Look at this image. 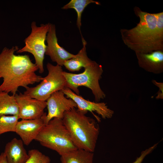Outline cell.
I'll return each instance as SVG.
<instances>
[{
	"mask_svg": "<svg viewBox=\"0 0 163 163\" xmlns=\"http://www.w3.org/2000/svg\"><path fill=\"white\" fill-rule=\"evenodd\" d=\"M21 139L14 138L8 142L4 152L8 163H25L29 155Z\"/></svg>",
	"mask_w": 163,
	"mask_h": 163,
	"instance_id": "cell-14",
	"label": "cell"
},
{
	"mask_svg": "<svg viewBox=\"0 0 163 163\" xmlns=\"http://www.w3.org/2000/svg\"><path fill=\"white\" fill-rule=\"evenodd\" d=\"M47 76L35 87H28L24 94L30 97L43 101H46L54 93L61 91L66 87V79L62 74V66H54L48 62Z\"/></svg>",
	"mask_w": 163,
	"mask_h": 163,
	"instance_id": "cell-6",
	"label": "cell"
},
{
	"mask_svg": "<svg viewBox=\"0 0 163 163\" xmlns=\"http://www.w3.org/2000/svg\"><path fill=\"white\" fill-rule=\"evenodd\" d=\"M65 95L61 91H58L52 94L46 100L48 113L45 117L46 124L54 118L62 119L65 112L77 108L75 103Z\"/></svg>",
	"mask_w": 163,
	"mask_h": 163,
	"instance_id": "cell-9",
	"label": "cell"
},
{
	"mask_svg": "<svg viewBox=\"0 0 163 163\" xmlns=\"http://www.w3.org/2000/svg\"><path fill=\"white\" fill-rule=\"evenodd\" d=\"M50 24H42L38 27L35 22H32L31 31L24 40V46L17 51L18 53L27 52L31 53L40 73L44 72L43 62L46 47L45 41Z\"/></svg>",
	"mask_w": 163,
	"mask_h": 163,
	"instance_id": "cell-7",
	"label": "cell"
},
{
	"mask_svg": "<svg viewBox=\"0 0 163 163\" xmlns=\"http://www.w3.org/2000/svg\"><path fill=\"white\" fill-rule=\"evenodd\" d=\"M85 114L74 108L64 113L62 120L76 147L94 152L99 128L94 119Z\"/></svg>",
	"mask_w": 163,
	"mask_h": 163,
	"instance_id": "cell-3",
	"label": "cell"
},
{
	"mask_svg": "<svg viewBox=\"0 0 163 163\" xmlns=\"http://www.w3.org/2000/svg\"><path fill=\"white\" fill-rule=\"evenodd\" d=\"M61 91L67 98L72 99L75 103L78 110L85 114L89 111L94 114V112L105 119L111 118L114 114V111L108 107L106 103L86 100L68 88H65Z\"/></svg>",
	"mask_w": 163,
	"mask_h": 163,
	"instance_id": "cell-10",
	"label": "cell"
},
{
	"mask_svg": "<svg viewBox=\"0 0 163 163\" xmlns=\"http://www.w3.org/2000/svg\"><path fill=\"white\" fill-rule=\"evenodd\" d=\"M84 69L83 72L79 74L63 71L62 74L66 80V87L78 95L79 94L78 87L83 86L87 87L92 91L95 102H98L106 97V94L99 83L103 72L102 67L93 61Z\"/></svg>",
	"mask_w": 163,
	"mask_h": 163,
	"instance_id": "cell-5",
	"label": "cell"
},
{
	"mask_svg": "<svg viewBox=\"0 0 163 163\" xmlns=\"http://www.w3.org/2000/svg\"><path fill=\"white\" fill-rule=\"evenodd\" d=\"M158 144V143H156L149 148L142 151L140 155L137 157L135 161L132 163H142L145 157L155 149Z\"/></svg>",
	"mask_w": 163,
	"mask_h": 163,
	"instance_id": "cell-21",
	"label": "cell"
},
{
	"mask_svg": "<svg viewBox=\"0 0 163 163\" xmlns=\"http://www.w3.org/2000/svg\"><path fill=\"white\" fill-rule=\"evenodd\" d=\"M18 115H4L0 117V135L8 132H15L18 121Z\"/></svg>",
	"mask_w": 163,
	"mask_h": 163,
	"instance_id": "cell-19",
	"label": "cell"
},
{
	"mask_svg": "<svg viewBox=\"0 0 163 163\" xmlns=\"http://www.w3.org/2000/svg\"><path fill=\"white\" fill-rule=\"evenodd\" d=\"M19 109L14 95L0 92V117L8 115H18Z\"/></svg>",
	"mask_w": 163,
	"mask_h": 163,
	"instance_id": "cell-17",
	"label": "cell"
},
{
	"mask_svg": "<svg viewBox=\"0 0 163 163\" xmlns=\"http://www.w3.org/2000/svg\"><path fill=\"white\" fill-rule=\"evenodd\" d=\"M44 113L40 118L28 120H21L17 124L15 133L21 138L24 145H29L36 138L46 125Z\"/></svg>",
	"mask_w": 163,
	"mask_h": 163,
	"instance_id": "cell-12",
	"label": "cell"
},
{
	"mask_svg": "<svg viewBox=\"0 0 163 163\" xmlns=\"http://www.w3.org/2000/svg\"><path fill=\"white\" fill-rule=\"evenodd\" d=\"M15 98L19 109L18 117L21 120L37 119L44 113L46 101L33 98L24 94H16Z\"/></svg>",
	"mask_w": 163,
	"mask_h": 163,
	"instance_id": "cell-8",
	"label": "cell"
},
{
	"mask_svg": "<svg viewBox=\"0 0 163 163\" xmlns=\"http://www.w3.org/2000/svg\"><path fill=\"white\" fill-rule=\"evenodd\" d=\"M83 46L78 53L72 58L66 60L63 66L69 71H78L82 68L85 67L91 63L93 61L87 56L86 51L87 42L83 38H82Z\"/></svg>",
	"mask_w": 163,
	"mask_h": 163,
	"instance_id": "cell-15",
	"label": "cell"
},
{
	"mask_svg": "<svg viewBox=\"0 0 163 163\" xmlns=\"http://www.w3.org/2000/svg\"><path fill=\"white\" fill-rule=\"evenodd\" d=\"M18 49L17 46L11 49L5 47L0 53V79H3L0 92H10L14 95L19 87L26 88L43 79L36 74L38 68L29 55L14 54Z\"/></svg>",
	"mask_w": 163,
	"mask_h": 163,
	"instance_id": "cell-2",
	"label": "cell"
},
{
	"mask_svg": "<svg viewBox=\"0 0 163 163\" xmlns=\"http://www.w3.org/2000/svg\"><path fill=\"white\" fill-rule=\"evenodd\" d=\"M0 163H8L4 152H2L0 154Z\"/></svg>",
	"mask_w": 163,
	"mask_h": 163,
	"instance_id": "cell-23",
	"label": "cell"
},
{
	"mask_svg": "<svg viewBox=\"0 0 163 163\" xmlns=\"http://www.w3.org/2000/svg\"><path fill=\"white\" fill-rule=\"evenodd\" d=\"M91 3H94L97 5H101L99 2L92 0H71L62 8L64 9L72 8L75 10L77 14L76 25L81 35L82 34L80 28L82 25V14L85 8L89 4Z\"/></svg>",
	"mask_w": 163,
	"mask_h": 163,
	"instance_id": "cell-18",
	"label": "cell"
},
{
	"mask_svg": "<svg viewBox=\"0 0 163 163\" xmlns=\"http://www.w3.org/2000/svg\"><path fill=\"white\" fill-rule=\"evenodd\" d=\"M139 66L153 74L163 72V51H154L149 53H136Z\"/></svg>",
	"mask_w": 163,
	"mask_h": 163,
	"instance_id": "cell-13",
	"label": "cell"
},
{
	"mask_svg": "<svg viewBox=\"0 0 163 163\" xmlns=\"http://www.w3.org/2000/svg\"><path fill=\"white\" fill-rule=\"evenodd\" d=\"M28 153L29 158L25 163H49L50 162L49 157L37 149L30 150Z\"/></svg>",
	"mask_w": 163,
	"mask_h": 163,
	"instance_id": "cell-20",
	"label": "cell"
},
{
	"mask_svg": "<svg viewBox=\"0 0 163 163\" xmlns=\"http://www.w3.org/2000/svg\"><path fill=\"white\" fill-rule=\"evenodd\" d=\"M46 40L47 45L45 54L49 56L52 61L57 65L63 66L67 60L73 57L75 55L66 50L58 44L55 25L50 24Z\"/></svg>",
	"mask_w": 163,
	"mask_h": 163,
	"instance_id": "cell-11",
	"label": "cell"
},
{
	"mask_svg": "<svg viewBox=\"0 0 163 163\" xmlns=\"http://www.w3.org/2000/svg\"><path fill=\"white\" fill-rule=\"evenodd\" d=\"M93 152L77 149L61 156V163H93Z\"/></svg>",
	"mask_w": 163,
	"mask_h": 163,
	"instance_id": "cell-16",
	"label": "cell"
},
{
	"mask_svg": "<svg viewBox=\"0 0 163 163\" xmlns=\"http://www.w3.org/2000/svg\"><path fill=\"white\" fill-rule=\"evenodd\" d=\"M49 163H50V162H49Z\"/></svg>",
	"mask_w": 163,
	"mask_h": 163,
	"instance_id": "cell-24",
	"label": "cell"
},
{
	"mask_svg": "<svg viewBox=\"0 0 163 163\" xmlns=\"http://www.w3.org/2000/svg\"><path fill=\"white\" fill-rule=\"evenodd\" d=\"M134 11L139 22L132 28L120 30L123 43L135 53L163 51V12L150 13L137 6Z\"/></svg>",
	"mask_w": 163,
	"mask_h": 163,
	"instance_id": "cell-1",
	"label": "cell"
},
{
	"mask_svg": "<svg viewBox=\"0 0 163 163\" xmlns=\"http://www.w3.org/2000/svg\"><path fill=\"white\" fill-rule=\"evenodd\" d=\"M152 82L153 84L157 86L159 89L157 93L156 99H163V83L158 82L155 80H152Z\"/></svg>",
	"mask_w": 163,
	"mask_h": 163,
	"instance_id": "cell-22",
	"label": "cell"
},
{
	"mask_svg": "<svg viewBox=\"0 0 163 163\" xmlns=\"http://www.w3.org/2000/svg\"><path fill=\"white\" fill-rule=\"evenodd\" d=\"M35 140L60 156L78 149L73 143L62 119L54 118L46 124Z\"/></svg>",
	"mask_w": 163,
	"mask_h": 163,
	"instance_id": "cell-4",
	"label": "cell"
}]
</instances>
